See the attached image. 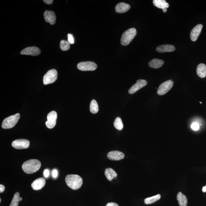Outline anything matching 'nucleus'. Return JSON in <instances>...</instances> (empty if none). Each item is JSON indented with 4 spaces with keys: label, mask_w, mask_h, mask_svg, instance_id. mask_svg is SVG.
I'll use <instances>...</instances> for the list:
<instances>
[{
    "label": "nucleus",
    "mask_w": 206,
    "mask_h": 206,
    "mask_svg": "<svg viewBox=\"0 0 206 206\" xmlns=\"http://www.w3.org/2000/svg\"><path fill=\"white\" fill-rule=\"evenodd\" d=\"M147 84V82L146 80H139L137 81L136 83L130 89L128 90V93L130 94H133L140 89L146 86Z\"/></svg>",
    "instance_id": "nucleus-10"
},
{
    "label": "nucleus",
    "mask_w": 206,
    "mask_h": 206,
    "mask_svg": "<svg viewBox=\"0 0 206 206\" xmlns=\"http://www.w3.org/2000/svg\"><path fill=\"white\" fill-rule=\"evenodd\" d=\"M43 16L47 22L50 23L52 25H54L56 23V16L53 11L47 10L43 14Z\"/></svg>",
    "instance_id": "nucleus-12"
},
{
    "label": "nucleus",
    "mask_w": 206,
    "mask_h": 206,
    "mask_svg": "<svg viewBox=\"0 0 206 206\" xmlns=\"http://www.w3.org/2000/svg\"><path fill=\"white\" fill-rule=\"evenodd\" d=\"M41 162L36 159H31L26 161L22 166L23 171L27 174H33L37 172L41 167Z\"/></svg>",
    "instance_id": "nucleus-1"
},
{
    "label": "nucleus",
    "mask_w": 206,
    "mask_h": 206,
    "mask_svg": "<svg viewBox=\"0 0 206 206\" xmlns=\"http://www.w3.org/2000/svg\"><path fill=\"white\" fill-rule=\"evenodd\" d=\"M41 50L36 47H30L25 48L21 52L22 55H31L33 56H37L41 53Z\"/></svg>",
    "instance_id": "nucleus-11"
},
{
    "label": "nucleus",
    "mask_w": 206,
    "mask_h": 206,
    "mask_svg": "<svg viewBox=\"0 0 206 206\" xmlns=\"http://www.w3.org/2000/svg\"><path fill=\"white\" fill-rule=\"evenodd\" d=\"M68 41L70 44H73L75 43L74 38L73 35L70 33L68 34Z\"/></svg>",
    "instance_id": "nucleus-28"
},
{
    "label": "nucleus",
    "mask_w": 206,
    "mask_h": 206,
    "mask_svg": "<svg viewBox=\"0 0 206 206\" xmlns=\"http://www.w3.org/2000/svg\"><path fill=\"white\" fill-rule=\"evenodd\" d=\"M202 191L203 192H206V185L202 187Z\"/></svg>",
    "instance_id": "nucleus-35"
},
{
    "label": "nucleus",
    "mask_w": 206,
    "mask_h": 206,
    "mask_svg": "<svg viewBox=\"0 0 206 206\" xmlns=\"http://www.w3.org/2000/svg\"><path fill=\"white\" fill-rule=\"evenodd\" d=\"M130 5L124 2H120L117 5L115 9L117 12L123 13L128 11L130 9Z\"/></svg>",
    "instance_id": "nucleus-17"
},
{
    "label": "nucleus",
    "mask_w": 206,
    "mask_h": 206,
    "mask_svg": "<svg viewBox=\"0 0 206 206\" xmlns=\"http://www.w3.org/2000/svg\"><path fill=\"white\" fill-rule=\"evenodd\" d=\"M200 103H201V102H200Z\"/></svg>",
    "instance_id": "nucleus-37"
},
{
    "label": "nucleus",
    "mask_w": 206,
    "mask_h": 206,
    "mask_svg": "<svg viewBox=\"0 0 206 206\" xmlns=\"http://www.w3.org/2000/svg\"><path fill=\"white\" fill-rule=\"evenodd\" d=\"M43 1L46 4L48 5L51 4L53 2V0H43Z\"/></svg>",
    "instance_id": "nucleus-33"
},
{
    "label": "nucleus",
    "mask_w": 206,
    "mask_h": 206,
    "mask_svg": "<svg viewBox=\"0 0 206 206\" xmlns=\"http://www.w3.org/2000/svg\"><path fill=\"white\" fill-rule=\"evenodd\" d=\"M164 64L163 60L155 58L151 60L149 63V66L152 68L157 69L161 67Z\"/></svg>",
    "instance_id": "nucleus-18"
},
{
    "label": "nucleus",
    "mask_w": 206,
    "mask_h": 206,
    "mask_svg": "<svg viewBox=\"0 0 206 206\" xmlns=\"http://www.w3.org/2000/svg\"><path fill=\"white\" fill-rule=\"evenodd\" d=\"M105 175L108 181H111L113 178L116 177L117 174L116 172L112 168L106 169L105 172Z\"/></svg>",
    "instance_id": "nucleus-22"
},
{
    "label": "nucleus",
    "mask_w": 206,
    "mask_h": 206,
    "mask_svg": "<svg viewBox=\"0 0 206 206\" xmlns=\"http://www.w3.org/2000/svg\"><path fill=\"white\" fill-rule=\"evenodd\" d=\"M106 206H119V205L115 203L110 202L107 204Z\"/></svg>",
    "instance_id": "nucleus-32"
},
{
    "label": "nucleus",
    "mask_w": 206,
    "mask_h": 206,
    "mask_svg": "<svg viewBox=\"0 0 206 206\" xmlns=\"http://www.w3.org/2000/svg\"><path fill=\"white\" fill-rule=\"evenodd\" d=\"M46 184V181L43 177L36 179L31 184V187L34 190H38L41 189Z\"/></svg>",
    "instance_id": "nucleus-15"
},
{
    "label": "nucleus",
    "mask_w": 206,
    "mask_h": 206,
    "mask_svg": "<svg viewBox=\"0 0 206 206\" xmlns=\"http://www.w3.org/2000/svg\"><path fill=\"white\" fill-rule=\"evenodd\" d=\"M197 73L198 76L201 78H204L206 76V66L204 63H200L197 68Z\"/></svg>",
    "instance_id": "nucleus-19"
},
{
    "label": "nucleus",
    "mask_w": 206,
    "mask_h": 206,
    "mask_svg": "<svg viewBox=\"0 0 206 206\" xmlns=\"http://www.w3.org/2000/svg\"><path fill=\"white\" fill-rule=\"evenodd\" d=\"M52 175L53 178H56L58 175L57 171L56 170H53V172H52Z\"/></svg>",
    "instance_id": "nucleus-30"
},
{
    "label": "nucleus",
    "mask_w": 206,
    "mask_h": 206,
    "mask_svg": "<svg viewBox=\"0 0 206 206\" xmlns=\"http://www.w3.org/2000/svg\"><path fill=\"white\" fill-rule=\"evenodd\" d=\"M173 82L171 80H167L162 83L157 90V94L160 95L165 94L171 89L173 86Z\"/></svg>",
    "instance_id": "nucleus-6"
},
{
    "label": "nucleus",
    "mask_w": 206,
    "mask_h": 206,
    "mask_svg": "<svg viewBox=\"0 0 206 206\" xmlns=\"http://www.w3.org/2000/svg\"><path fill=\"white\" fill-rule=\"evenodd\" d=\"M203 28L202 24H198L193 28L190 34L191 40L192 41H195L200 34Z\"/></svg>",
    "instance_id": "nucleus-14"
},
{
    "label": "nucleus",
    "mask_w": 206,
    "mask_h": 206,
    "mask_svg": "<svg viewBox=\"0 0 206 206\" xmlns=\"http://www.w3.org/2000/svg\"><path fill=\"white\" fill-rule=\"evenodd\" d=\"M5 187L4 185H0V192L2 193L5 190Z\"/></svg>",
    "instance_id": "nucleus-34"
},
{
    "label": "nucleus",
    "mask_w": 206,
    "mask_h": 206,
    "mask_svg": "<svg viewBox=\"0 0 206 206\" xmlns=\"http://www.w3.org/2000/svg\"><path fill=\"white\" fill-rule=\"evenodd\" d=\"M175 47L172 45L164 44L157 47L156 51L160 53L172 52L175 51Z\"/></svg>",
    "instance_id": "nucleus-16"
},
{
    "label": "nucleus",
    "mask_w": 206,
    "mask_h": 206,
    "mask_svg": "<svg viewBox=\"0 0 206 206\" xmlns=\"http://www.w3.org/2000/svg\"><path fill=\"white\" fill-rule=\"evenodd\" d=\"M20 118V114L19 113L7 117L3 120L2 127L4 129L12 128L18 123Z\"/></svg>",
    "instance_id": "nucleus-4"
},
{
    "label": "nucleus",
    "mask_w": 206,
    "mask_h": 206,
    "mask_svg": "<svg viewBox=\"0 0 206 206\" xmlns=\"http://www.w3.org/2000/svg\"><path fill=\"white\" fill-rule=\"evenodd\" d=\"M137 34V31L135 28H131L125 31L122 35L121 43L123 46H127L135 38Z\"/></svg>",
    "instance_id": "nucleus-3"
},
{
    "label": "nucleus",
    "mask_w": 206,
    "mask_h": 206,
    "mask_svg": "<svg viewBox=\"0 0 206 206\" xmlns=\"http://www.w3.org/2000/svg\"><path fill=\"white\" fill-rule=\"evenodd\" d=\"M177 199L180 206H187V200L186 197L181 192H179L177 196Z\"/></svg>",
    "instance_id": "nucleus-21"
},
{
    "label": "nucleus",
    "mask_w": 206,
    "mask_h": 206,
    "mask_svg": "<svg viewBox=\"0 0 206 206\" xmlns=\"http://www.w3.org/2000/svg\"><path fill=\"white\" fill-rule=\"evenodd\" d=\"M191 128L194 130H199V126L198 124L197 123H194L191 125Z\"/></svg>",
    "instance_id": "nucleus-29"
},
{
    "label": "nucleus",
    "mask_w": 206,
    "mask_h": 206,
    "mask_svg": "<svg viewBox=\"0 0 206 206\" xmlns=\"http://www.w3.org/2000/svg\"><path fill=\"white\" fill-rule=\"evenodd\" d=\"M160 198L161 195L160 194H157V195L154 196L147 198L144 200L145 204H147V205L153 204L160 200Z\"/></svg>",
    "instance_id": "nucleus-23"
},
{
    "label": "nucleus",
    "mask_w": 206,
    "mask_h": 206,
    "mask_svg": "<svg viewBox=\"0 0 206 206\" xmlns=\"http://www.w3.org/2000/svg\"><path fill=\"white\" fill-rule=\"evenodd\" d=\"M98 105L96 100H92L91 102H90V112L92 113L95 114L98 113Z\"/></svg>",
    "instance_id": "nucleus-25"
},
{
    "label": "nucleus",
    "mask_w": 206,
    "mask_h": 206,
    "mask_svg": "<svg viewBox=\"0 0 206 206\" xmlns=\"http://www.w3.org/2000/svg\"><path fill=\"white\" fill-rule=\"evenodd\" d=\"M66 185L73 190H78L83 185V180L81 177L76 175H69L65 177Z\"/></svg>",
    "instance_id": "nucleus-2"
},
{
    "label": "nucleus",
    "mask_w": 206,
    "mask_h": 206,
    "mask_svg": "<svg viewBox=\"0 0 206 206\" xmlns=\"http://www.w3.org/2000/svg\"><path fill=\"white\" fill-rule=\"evenodd\" d=\"M114 126L118 130H121L123 128V124L121 118L117 117L113 123Z\"/></svg>",
    "instance_id": "nucleus-26"
},
{
    "label": "nucleus",
    "mask_w": 206,
    "mask_h": 206,
    "mask_svg": "<svg viewBox=\"0 0 206 206\" xmlns=\"http://www.w3.org/2000/svg\"><path fill=\"white\" fill-rule=\"evenodd\" d=\"M163 10V12L164 13H165L167 12V8H165V9H162Z\"/></svg>",
    "instance_id": "nucleus-36"
},
{
    "label": "nucleus",
    "mask_w": 206,
    "mask_h": 206,
    "mask_svg": "<svg viewBox=\"0 0 206 206\" xmlns=\"http://www.w3.org/2000/svg\"><path fill=\"white\" fill-rule=\"evenodd\" d=\"M57 72L56 70L52 69L49 70L43 76V84L47 85L54 83L57 80Z\"/></svg>",
    "instance_id": "nucleus-5"
},
{
    "label": "nucleus",
    "mask_w": 206,
    "mask_h": 206,
    "mask_svg": "<svg viewBox=\"0 0 206 206\" xmlns=\"http://www.w3.org/2000/svg\"><path fill=\"white\" fill-rule=\"evenodd\" d=\"M43 175H44L45 177H46V178L48 177L49 175V171L47 170V169H46L44 171V172H43Z\"/></svg>",
    "instance_id": "nucleus-31"
},
{
    "label": "nucleus",
    "mask_w": 206,
    "mask_h": 206,
    "mask_svg": "<svg viewBox=\"0 0 206 206\" xmlns=\"http://www.w3.org/2000/svg\"><path fill=\"white\" fill-rule=\"evenodd\" d=\"M22 197H20L19 192H16L14 194L12 201L9 206H18L19 202L22 200Z\"/></svg>",
    "instance_id": "nucleus-24"
},
{
    "label": "nucleus",
    "mask_w": 206,
    "mask_h": 206,
    "mask_svg": "<svg viewBox=\"0 0 206 206\" xmlns=\"http://www.w3.org/2000/svg\"><path fill=\"white\" fill-rule=\"evenodd\" d=\"M60 47L63 51H68L70 48V43L66 40H61L60 43Z\"/></svg>",
    "instance_id": "nucleus-27"
},
{
    "label": "nucleus",
    "mask_w": 206,
    "mask_h": 206,
    "mask_svg": "<svg viewBox=\"0 0 206 206\" xmlns=\"http://www.w3.org/2000/svg\"><path fill=\"white\" fill-rule=\"evenodd\" d=\"M77 68L83 71H94L96 69L97 65L93 62H83L78 63Z\"/></svg>",
    "instance_id": "nucleus-7"
},
{
    "label": "nucleus",
    "mask_w": 206,
    "mask_h": 206,
    "mask_svg": "<svg viewBox=\"0 0 206 206\" xmlns=\"http://www.w3.org/2000/svg\"><path fill=\"white\" fill-rule=\"evenodd\" d=\"M153 3L155 7L159 9H167L169 6L168 3L165 0H153Z\"/></svg>",
    "instance_id": "nucleus-20"
},
{
    "label": "nucleus",
    "mask_w": 206,
    "mask_h": 206,
    "mask_svg": "<svg viewBox=\"0 0 206 206\" xmlns=\"http://www.w3.org/2000/svg\"><path fill=\"white\" fill-rule=\"evenodd\" d=\"M57 112L54 111L50 112L48 114L47 116L48 121L46 122V125L47 127L49 129L54 128L56 124V121L57 119Z\"/></svg>",
    "instance_id": "nucleus-9"
},
{
    "label": "nucleus",
    "mask_w": 206,
    "mask_h": 206,
    "mask_svg": "<svg viewBox=\"0 0 206 206\" xmlns=\"http://www.w3.org/2000/svg\"><path fill=\"white\" fill-rule=\"evenodd\" d=\"M30 142L25 139H19L14 140L11 144L12 146L17 149H27L29 147Z\"/></svg>",
    "instance_id": "nucleus-8"
},
{
    "label": "nucleus",
    "mask_w": 206,
    "mask_h": 206,
    "mask_svg": "<svg viewBox=\"0 0 206 206\" xmlns=\"http://www.w3.org/2000/svg\"><path fill=\"white\" fill-rule=\"evenodd\" d=\"M108 157L110 160L118 161L124 158L125 154L123 152L119 151H112L109 152Z\"/></svg>",
    "instance_id": "nucleus-13"
}]
</instances>
